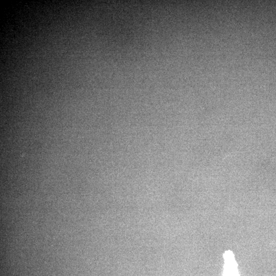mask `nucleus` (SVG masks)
Returning a JSON list of instances; mask_svg holds the SVG:
<instances>
[{
	"label": "nucleus",
	"mask_w": 276,
	"mask_h": 276,
	"mask_svg": "<svg viewBox=\"0 0 276 276\" xmlns=\"http://www.w3.org/2000/svg\"><path fill=\"white\" fill-rule=\"evenodd\" d=\"M224 264L223 266V276H240L238 264L235 259L233 252L227 250L223 254Z\"/></svg>",
	"instance_id": "f257e3e1"
}]
</instances>
